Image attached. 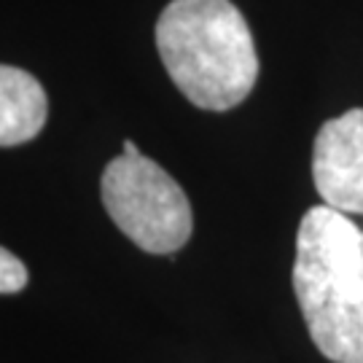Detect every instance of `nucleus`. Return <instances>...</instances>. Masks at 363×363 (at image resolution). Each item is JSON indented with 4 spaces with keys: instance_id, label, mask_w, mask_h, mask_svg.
<instances>
[{
    "instance_id": "obj_5",
    "label": "nucleus",
    "mask_w": 363,
    "mask_h": 363,
    "mask_svg": "<svg viewBox=\"0 0 363 363\" xmlns=\"http://www.w3.org/2000/svg\"><path fill=\"white\" fill-rule=\"evenodd\" d=\"M49 113V100L35 76L22 67L0 65V145L33 140Z\"/></svg>"
},
{
    "instance_id": "obj_4",
    "label": "nucleus",
    "mask_w": 363,
    "mask_h": 363,
    "mask_svg": "<svg viewBox=\"0 0 363 363\" xmlns=\"http://www.w3.org/2000/svg\"><path fill=\"white\" fill-rule=\"evenodd\" d=\"M312 181L325 208L363 216V108H352L318 130Z\"/></svg>"
},
{
    "instance_id": "obj_6",
    "label": "nucleus",
    "mask_w": 363,
    "mask_h": 363,
    "mask_svg": "<svg viewBox=\"0 0 363 363\" xmlns=\"http://www.w3.org/2000/svg\"><path fill=\"white\" fill-rule=\"evenodd\" d=\"M27 286V269L25 264L0 247V294H19Z\"/></svg>"
},
{
    "instance_id": "obj_8",
    "label": "nucleus",
    "mask_w": 363,
    "mask_h": 363,
    "mask_svg": "<svg viewBox=\"0 0 363 363\" xmlns=\"http://www.w3.org/2000/svg\"><path fill=\"white\" fill-rule=\"evenodd\" d=\"M361 229H363V226H361Z\"/></svg>"
},
{
    "instance_id": "obj_7",
    "label": "nucleus",
    "mask_w": 363,
    "mask_h": 363,
    "mask_svg": "<svg viewBox=\"0 0 363 363\" xmlns=\"http://www.w3.org/2000/svg\"><path fill=\"white\" fill-rule=\"evenodd\" d=\"M124 154H127V156H140V151H138V145L132 143V140H124Z\"/></svg>"
},
{
    "instance_id": "obj_3",
    "label": "nucleus",
    "mask_w": 363,
    "mask_h": 363,
    "mask_svg": "<svg viewBox=\"0 0 363 363\" xmlns=\"http://www.w3.org/2000/svg\"><path fill=\"white\" fill-rule=\"evenodd\" d=\"M103 205L111 220L145 253H175L194 229L189 196L148 156H116L103 172Z\"/></svg>"
},
{
    "instance_id": "obj_2",
    "label": "nucleus",
    "mask_w": 363,
    "mask_h": 363,
    "mask_svg": "<svg viewBox=\"0 0 363 363\" xmlns=\"http://www.w3.org/2000/svg\"><path fill=\"white\" fill-rule=\"evenodd\" d=\"M156 49L181 94L202 111H229L256 86L259 57L232 0H172L156 22Z\"/></svg>"
},
{
    "instance_id": "obj_1",
    "label": "nucleus",
    "mask_w": 363,
    "mask_h": 363,
    "mask_svg": "<svg viewBox=\"0 0 363 363\" xmlns=\"http://www.w3.org/2000/svg\"><path fill=\"white\" fill-rule=\"evenodd\" d=\"M294 294L315 347L334 363H363V229L345 213H304Z\"/></svg>"
}]
</instances>
